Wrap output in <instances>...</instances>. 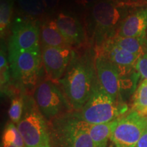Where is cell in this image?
<instances>
[{"label": "cell", "instance_id": "obj_1", "mask_svg": "<svg viewBox=\"0 0 147 147\" xmlns=\"http://www.w3.org/2000/svg\"><path fill=\"white\" fill-rule=\"evenodd\" d=\"M95 57V53L91 50L79 55L76 53L65 74L58 82L75 112L83 107L97 82Z\"/></svg>", "mask_w": 147, "mask_h": 147}, {"label": "cell", "instance_id": "obj_2", "mask_svg": "<svg viewBox=\"0 0 147 147\" xmlns=\"http://www.w3.org/2000/svg\"><path fill=\"white\" fill-rule=\"evenodd\" d=\"M138 6L140 5L114 0H97L90 8L89 25L91 37L96 49L116 36L125 18Z\"/></svg>", "mask_w": 147, "mask_h": 147}, {"label": "cell", "instance_id": "obj_3", "mask_svg": "<svg viewBox=\"0 0 147 147\" xmlns=\"http://www.w3.org/2000/svg\"><path fill=\"white\" fill-rule=\"evenodd\" d=\"M127 110V106L112 98L102 89L98 80L89 99L79 111L73 114L90 124L109 123L118 119Z\"/></svg>", "mask_w": 147, "mask_h": 147}, {"label": "cell", "instance_id": "obj_4", "mask_svg": "<svg viewBox=\"0 0 147 147\" xmlns=\"http://www.w3.org/2000/svg\"><path fill=\"white\" fill-rule=\"evenodd\" d=\"M25 147H52L50 127L34 97L24 99L23 116L16 124Z\"/></svg>", "mask_w": 147, "mask_h": 147}, {"label": "cell", "instance_id": "obj_5", "mask_svg": "<svg viewBox=\"0 0 147 147\" xmlns=\"http://www.w3.org/2000/svg\"><path fill=\"white\" fill-rule=\"evenodd\" d=\"M52 147H95L87 123L67 113L53 121L50 128Z\"/></svg>", "mask_w": 147, "mask_h": 147}, {"label": "cell", "instance_id": "obj_6", "mask_svg": "<svg viewBox=\"0 0 147 147\" xmlns=\"http://www.w3.org/2000/svg\"><path fill=\"white\" fill-rule=\"evenodd\" d=\"M8 61L11 77L16 84L25 89L34 88L41 66V50H8Z\"/></svg>", "mask_w": 147, "mask_h": 147}, {"label": "cell", "instance_id": "obj_7", "mask_svg": "<svg viewBox=\"0 0 147 147\" xmlns=\"http://www.w3.org/2000/svg\"><path fill=\"white\" fill-rule=\"evenodd\" d=\"M34 99L47 121H53L72 110L60 86L47 78L37 85Z\"/></svg>", "mask_w": 147, "mask_h": 147}, {"label": "cell", "instance_id": "obj_8", "mask_svg": "<svg viewBox=\"0 0 147 147\" xmlns=\"http://www.w3.org/2000/svg\"><path fill=\"white\" fill-rule=\"evenodd\" d=\"M147 127V117L136 110L119 117L111 140L116 147H135Z\"/></svg>", "mask_w": 147, "mask_h": 147}, {"label": "cell", "instance_id": "obj_9", "mask_svg": "<svg viewBox=\"0 0 147 147\" xmlns=\"http://www.w3.org/2000/svg\"><path fill=\"white\" fill-rule=\"evenodd\" d=\"M9 50L39 51L40 49V26L36 20L27 16H18L12 26Z\"/></svg>", "mask_w": 147, "mask_h": 147}, {"label": "cell", "instance_id": "obj_10", "mask_svg": "<svg viewBox=\"0 0 147 147\" xmlns=\"http://www.w3.org/2000/svg\"><path fill=\"white\" fill-rule=\"evenodd\" d=\"M42 63L47 78L58 83L65 74L76 53L72 48L41 46Z\"/></svg>", "mask_w": 147, "mask_h": 147}, {"label": "cell", "instance_id": "obj_11", "mask_svg": "<svg viewBox=\"0 0 147 147\" xmlns=\"http://www.w3.org/2000/svg\"><path fill=\"white\" fill-rule=\"evenodd\" d=\"M95 64L100 86L112 98L119 102L123 78L119 67L97 51H95Z\"/></svg>", "mask_w": 147, "mask_h": 147}, {"label": "cell", "instance_id": "obj_12", "mask_svg": "<svg viewBox=\"0 0 147 147\" xmlns=\"http://www.w3.org/2000/svg\"><path fill=\"white\" fill-rule=\"evenodd\" d=\"M61 34L74 49L82 47L86 42V32L81 22L74 14L61 12L55 19Z\"/></svg>", "mask_w": 147, "mask_h": 147}, {"label": "cell", "instance_id": "obj_13", "mask_svg": "<svg viewBox=\"0 0 147 147\" xmlns=\"http://www.w3.org/2000/svg\"><path fill=\"white\" fill-rule=\"evenodd\" d=\"M147 32V7L138 6L121 24L116 36L144 38Z\"/></svg>", "mask_w": 147, "mask_h": 147}, {"label": "cell", "instance_id": "obj_14", "mask_svg": "<svg viewBox=\"0 0 147 147\" xmlns=\"http://www.w3.org/2000/svg\"><path fill=\"white\" fill-rule=\"evenodd\" d=\"M95 51H99L119 67L121 74L135 69V65L140 55L129 53L114 45L109 40Z\"/></svg>", "mask_w": 147, "mask_h": 147}, {"label": "cell", "instance_id": "obj_15", "mask_svg": "<svg viewBox=\"0 0 147 147\" xmlns=\"http://www.w3.org/2000/svg\"><path fill=\"white\" fill-rule=\"evenodd\" d=\"M40 42L42 46L51 47H70L61 34L55 20H46L40 25Z\"/></svg>", "mask_w": 147, "mask_h": 147}, {"label": "cell", "instance_id": "obj_16", "mask_svg": "<svg viewBox=\"0 0 147 147\" xmlns=\"http://www.w3.org/2000/svg\"><path fill=\"white\" fill-rule=\"evenodd\" d=\"M118 119L109 123L102 124H90L87 123V130L95 147H107L111 139Z\"/></svg>", "mask_w": 147, "mask_h": 147}, {"label": "cell", "instance_id": "obj_17", "mask_svg": "<svg viewBox=\"0 0 147 147\" xmlns=\"http://www.w3.org/2000/svg\"><path fill=\"white\" fill-rule=\"evenodd\" d=\"M109 40L118 47L134 54L141 55L147 51V37L130 38L115 36Z\"/></svg>", "mask_w": 147, "mask_h": 147}, {"label": "cell", "instance_id": "obj_18", "mask_svg": "<svg viewBox=\"0 0 147 147\" xmlns=\"http://www.w3.org/2000/svg\"><path fill=\"white\" fill-rule=\"evenodd\" d=\"M21 12L25 16L36 20L47 13L43 0H16Z\"/></svg>", "mask_w": 147, "mask_h": 147}, {"label": "cell", "instance_id": "obj_19", "mask_svg": "<svg viewBox=\"0 0 147 147\" xmlns=\"http://www.w3.org/2000/svg\"><path fill=\"white\" fill-rule=\"evenodd\" d=\"M133 108L141 115H147V80H142L135 91Z\"/></svg>", "mask_w": 147, "mask_h": 147}, {"label": "cell", "instance_id": "obj_20", "mask_svg": "<svg viewBox=\"0 0 147 147\" xmlns=\"http://www.w3.org/2000/svg\"><path fill=\"white\" fill-rule=\"evenodd\" d=\"M14 3V0H0V33L1 38L4 36L11 24Z\"/></svg>", "mask_w": 147, "mask_h": 147}, {"label": "cell", "instance_id": "obj_21", "mask_svg": "<svg viewBox=\"0 0 147 147\" xmlns=\"http://www.w3.org/2000/svg\"><path fill=\"white\" fill-rule=\"evenodd\" d=\"M2 140V142L14 145L16 147H25L23 138L17 126L12 122L9 123L5 126L3 132Z\"/></svg>", "mask_w": 147, "mask_h": 147}, {"label": "cell", "instance_id": "obj_22", "mask_svg": "<svg viewBox=\"0 0 147 147\" xmlns=\"http://www.w3.org/2000/svg\"><path fill=\"white\" fill-rule=\"evenodd\" d=\"M5 53V48L1 45V53H0V71H1V91H5V88L8 86L10 77V68L9 61Z\"/></svg>", "mask_w": 147, "mask_h": 147}, {"label": "cell", "instance_id": "obj_23", "mask_svg": "<svg viewBox=\"0 0 147 147\" xmlns=\"http://www.w3.org/2000/svg\"><path fill=\"white\" fill-rule=\"evenodd\" d=\"M24 110V98L22 96L14 97L11 101L8 115L13 123L17 124L21 119Z\"/></svg>", "mask_w": 147, "mask_h": 147}, {"label": "cell", "instance_id": "obj_24", "mask_svg": "<svg viewBox=\"0 0 147 147\" xmlns=\"http://www.w3.org/2000/svg\"><path fill=\"white\" fill-rule=\"evenodd\" d=\"M135 69L143 80H147V51L139 57L135 65Z\"/></svg>", "mask_w": 147, "mask_h": 147}, {"label": "cell", "instance_id": "obj_25", "mask_svg": "<svg viewBox=\"0 0 147 147\" xmlns=\"http://www.w3.org/2000/svg\"><path fill=\"white\" fill-rule=\"evenodd\" d=\"M97 0H75L77 4L84 8H91Z\"/></svg>", "mask_w": 147, "mask_h": 147}, {"label": "cell", "instance_id": "obj_26", "mask_svg": "<svg viewBox=\"0 0 147 147\" xmlns=\"http://www.w3.org/2000/svg\"><path fill=\"white\" fill-rule=\"evenodd\" d=\"M135 147H147V127Z\"/></svg>", "mask_w": 147, "mask_h": 147}, {"label": "cell", "instance_id": "obj_27", "mask_svg": "<svg viewBox=\"0 0 147 147\" xmlns=\"http://www.w3.org/2000/svg\"><path fill=\"white\" fill-rule=\"evenodd\" d=\"M48 10H52L57 6L59 0H43Z\"/></svg>", "mask_w": 147, "mask_h": 147}, {"label": "cell", "instance_id": "obj_28", "mask_svg": "<svg viewBox=\"0 0 147 147\" xmlns=\"http://www.w3.org/2000/svg\"><path fill=\"white\" fill-rule=\"evenodd\" d=\"M114 1H119L121 3H128V4H133L137 5H143L144 1L143 0H114Z\"/></svg>", "mask_w": 147, "mask_h": 147}, {"label": "cell", "instance_id": "obj_29", "mask_svg": "<svg viewBox=\"0 0 147 147\" xmlns=\"http://www.w3.org/2000/svg\"><path fill=\"white\" fill-rule=\"evenodd\" d=\"M3 143V147H16L14 146V145H12L10 144H7V143Z\"/></svg>", "mask_w": 147, "mask_h": 147}, {"label": "cell", "instance_id": "obj_30", "mask_svg": "<svg viewBox=\"0 0 147 147\" xmlns=\"http://www.w3.org/2000/svg\"><path fill=\"white\" fill-rule=\"evenodd\" d=\"M143 1H144V3H147V0H143Z\"/></svg>", "mask_w": 147, "mask_h": 147}, {"label": "cell", "instance_id": "obj_31", "mask_svg": "<svg viewBox=\"0 0 147 147\" xmlns=\"http://www.w3.org/2000/svg\"><path fill=\"white\" fill-rule=\"evenodd\" d=\"M146 37H147V32H146Z\"/></svg>", "mask_w": 147, "mask_h": 147}]
</instances>
